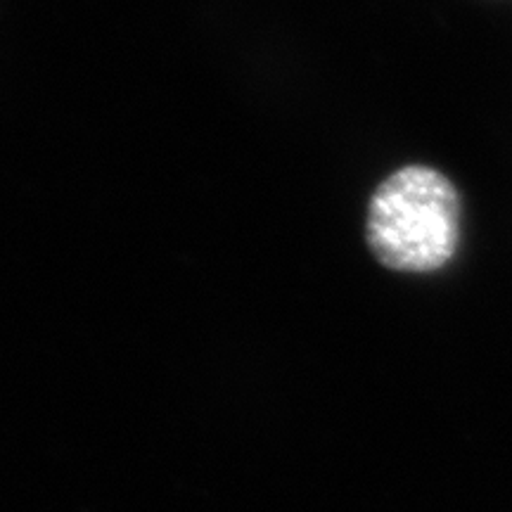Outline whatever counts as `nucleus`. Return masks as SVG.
I'll return each mask as SVG.
<instances>
[{"label": "nucleus", "instance_id": "obj_1", "mask_svg": "<svg viewBox=\"0 0 512 512\" xmlns=\"http://www.w3.org/2000/svg\"><path fill=\"white\" fill-rule=\"evenodd\" d=\"M463 197L444 171L406 164L368 200L366 242L377 264L396 273H437L456 259Z\"/></svg>", "mask_w": 512, "mask_h": 512}]
</instances>
